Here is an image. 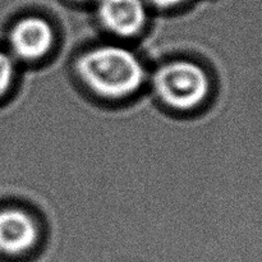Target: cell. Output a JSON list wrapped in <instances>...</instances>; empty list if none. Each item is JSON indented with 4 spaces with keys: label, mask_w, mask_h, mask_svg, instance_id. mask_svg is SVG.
<instances>
[{
    "label": "cell",
    "mask_w": 262,
    "mask_h": 262,
    "mask_svg": "<svg viewBox=\"0 0 262 262\" xmlns=\"http://www.w3.org/2000/svg\"><path fill=\"white\" fill-rule=\"evenodd\" d=\"M79 78L100 97L118 100L135 94L146 77L135 53L118 45H105L84 53L77 61Z\"/></svg>",
    "instance_id": "obj_1"
},
{
    "label": "cell",
    "mask_w": 262,
    "mask_h": 262,
    "mask_svg": "<svg viewBox=\"0 0 262 262\" xmlns=\"http://www.w3.org/2000/svg\"><path fill=\"white\" fill-rule=\"evenodd\" d=\"M154 90L166 106L186 112L197 107L209 96L210 79L199 64L174 60L156 71Z\"/></svg>",
    "instance_id": "obj_2"
},
{
    "label": "cell",
    "mask_w": 262,
    "mask_h": 262,
    "mask_svg": "<svg viewBox=\"0 0 262 262\" xmlns=\"http://www.w3.org/2000/svg\"><path fill=\"white\" fill-rule=\"evenodd\" d=\"M54 45V30L41 17H26L13 25L9 32L12 53L23 60H38Z\"/></svg>",
    "instance_id": "obj_3"
},
{
    "label": "cell",
    "mask_w": 262,
    "mask_h": 262,
    "mask_svg": "<svg viewBox=\"0 0 262 262\" xmlns=\"http://www.w3.org/2000/svg\"><path fill=\"white\" fill-rule=\"evenodd\" d=\"M97 17L109 32L132 37L145 27L147 7L145 0H97Z\"/></svg>",
    "instance_id": "obj_4"
},
{
    "label": "cell",
    "mask_w": 262,
    "mask_h": 262,
    "mask_svg": "<svg viewBox=\"0 0 262 262\" xmlns=\"http://www.w3.org/2000/svg\"><path fill=\"white\" fill-rule=\"evenodd\" d=\"M38 228L27 212L19 209L0 210V255L18 257L32 250Z\"/></svg>",
    "instance_id": "obj_5"
},
{
    "label": "cell",
    "mask_w": 262,
    "mask_h": 262,
    "mask_svg": "<svg viewBox=\"0 0 262 262\" xmlns=\"http://www.w3.org/2000/svg\"><path fill=\"white\" fill-rule=\"evenodd\" d=\"M15 67L9 54L0 51V97L4 96L12 87L14 79Z\"/></svg>",
    "instance_id": "obj_6"
},
{
    "label": "cell",
    "mask_w": 262,
    "mask_h": 262,
    "mask_svg": "<svg viewBox=\"0 0 262 262\" xmlns=\"http://www.w3.org/2000/svg\"><path fill=\"white\" fill-rule=\"evenodd\" d=\"M145 2L148 3V4H151L152 7L158 8V9L168 10L183 4L186 0H145Z\"/></svg>",
    "instance_id": "obj_7"
},
{
    "label": "cell",
    "mask_w": 262,
    "mask_h": 262,
    "mask_svg": "<svg viewBox=\"0 0 262 262\" xmlns=\"http://www.w3.org/2000/svg\"><path fill=\"white\" fill-rule=\"evenodd\" d=\"M74 2H90V0H74Z\"/></svg>",
    "instance_id": "obj_8"
}]
</instances>
